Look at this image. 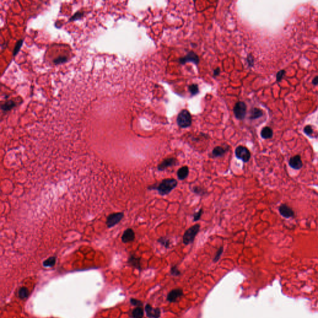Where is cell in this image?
Segmentation results:
<instances>
[{
  "instance_id": "17",
  "label": "cell",
  "mask_w": 318,
  "mask_h": 318,
  "mask_svg": "<svg viewBox=\"0 0 318 318\" xmlns=\"http://www.w3.org/2000/svg\"><path fill=\"white\" fill-rule=\"evenodd\" d=\"M16 105V103L15 101H12V100H10V101H8L5 103L4 104H2L1 108H2V109L3 111L6 112V111H10L14 107H15Z\"/></svg>"
},
{
  "instance_id": "9",
  "label": "cell",
  "mask_w": 318,
  "mask_h": 318,
  "mask_svg": "<svg viewBox=\"0 0 318 318\" xmlns=\"http://www.w3.org/2000/svg\"><path fill=\"white\" fill-rule=\"evenodd\" d=\"M180 63L182 64H185L186 62H191L197 65L199 62V58L198 57V55L195 53L193 52H190L186 55L185 57L180 59Z\"/></svg>"
},
{
  "instance_id": "16",
  "label": "cell",
  "mask_w": 318,
  "mask_h": 318,
  "mask_svg": "<svg viewBox=\"0 0 318 318\" xmlns=\"http://www.w3.org/2000/svg\"><path fill=\"white\" fill-rule=\"evenodd\" d=\"M261 136L263 139H270L273 136V131L269 127H265L261 131Z\"/></svg>"
},
{
  "instance_id": "8",
  "label": "cell",
  "mask_w": 318,
  "mask_h": 318,
  "mask_svg": "<svg viewBox=\"0 0 318 318\" xmlns=\"http://www.w3.org/2000/svg\"><path fill=\"white\" fill-rule=\"evenodd\" d=\"M135 238V232L133 229L131 228H128L124 231L121 237V240L124 243H129L134 241Z\"/></svg>"
},
{
  "instance_id": "6",
  "label": "cell",
  "mask_w": 318,
  "mask_h": 318,
  "mask_svg": "<svg viewBox=\"0 0 318 318\" xmlns=\"http://www.w3.org/2000/svg\"><path fill=\"white\" fill-rule=\"evenodd\" d=\"M247 111V106L242 101H239L234 106V113L235 116L238 119H244Z\"/></svg>"
},
{
  "instance_id": "19",
  "label": "cell",
  "mask_w": 318,
  "mask_h": 318,
  "mask_svg": "<svg viewBox=\"0 0 318 318\" xmlns=\"http://www.w3.org/2000/svg\"><path fill=\"white\" fill-rule=\"evenodd\" d=\"M132 315L133 318H142L144 316V311L141 308L137 307L132 311Z\"/></svg>"
},
{
  "instance_id": "28",
  "label": "cell",
  "mask_w": 318,
  "mask_h": 318,
  "mask_svg": "<svg viewBox=\"0 0 318 318\" xmlns=\"http://www.w3.org/2000/svg\"><path fill=\"white\" fill-rule=\"evenodd\" d=\"M203 208H200V210L198 211V212H196L194 214H193V221L194 222H197V221H199L201 217V216H202V214H203Z\"/></svg>"
},
{
  "instance_id": "18",
  "label": "cell",
  "mask_w": 318,
  "mask_h": 318,
  "mask_svg": "<svg viewBox=\"0 0 318 318\" xmlns=\"http://www.w3.org/2000/svg\"><path fill=\"white\" fill-rule=\"evenodd\" d=\"M263 116V111L260 109L254 108L251 111V115L250 118L251 119H255Z\"/></svg>"
},
{
  "instance_id": "33",
  "label": "cell",
  "mask_w": 318,
  "mask_h": 318,
  "mask_svg": "<svg viewBox=\"0 0 318 318\" xmlns=\"http://www.w3.org/2000/svg\"><path fill=\"white\" fill-rule=\"evenodd\" d=\"M171 273L173 275H178L180 274V272L178 271V268H176V267H172L171 268Z\"/></svg>"
},
{
  "instance_id": "20",
  "label": "cell",
  "mask_w": 318,
  "mask_h": 318,
  "mask_svg": "<svg viewBox=\"0 0 318 318\" xmlns=\"http://www.w3.org/2000/svg\"><path fill=\"white\" fill-rule=\"evenodd\" d=\"M192 191L193 193H195V194H197V195H200V196H203V195H205L206 194V190L202 188L201 186H195L193 187L192 188Z\"/></svg>"
},
{
  "instance_id": "24",
  "label": "cell",
  "mask_w": 318,
  "mask_h": 318,
  "mask_svg": "<svg viewBox=\"0 0 318 318\" xmlns=\"http://www.w3.org/2000/svg\"><path fill=\"white\" fill-rule=\"evenodd\" d=\"M28 295H29V291L26 288L22 287L19 290V296L21 299L26 298L27 296H28Z\"/></svg>"
},
{
  "instance_id": "27",
  "label": "cell",
  "mask_w": 318,
  "mask_h": 318,
  "mask_svg": "<svg viewBox=\"0 0 318 318\" xmlns=\"http://www.w3.org/2000/svg\"><path fill=\"white\" fill-rule=\"evenodd\" d=\"M189 91L192 95H196L199 92L198 86L196 84H193L189 87Z\"/></svg>"
},
{
  "instance_id": "34",
  "label": "cell",
  "mask_w": 318,
  "mask_h": 318,
  "mask_svg": "<svg viewBox=\"0 0 318 318\" xmlns=\"http://www.w3.org/2000/svg\"><path fill=\"white\" fill-rule=\"evenodd\" d=\"M131 303L133 305H135V306H141L142 305L141 301H138L137 299H131Z\"/></svg>"
},
{
  "instance_id": "15",
  "label": "cell",
  "mask_w": 318,
  "mask_h": 318,
  "mask_svg": "<svg viewBox=\"0 0 318 318\" xmlns=\"http://www.w3.org/2000/svg\"><path fill=\"white\" fill-rule=\"evenodd\" d=\"M189 174V168L188 166H183V167L179 169L177 171V176L180 180H185Z\"/></svg>"
},
{
  "instance_id": "22",
  "label": "cell",
  "mask_w": 318,
  "mask_h": 318,
  "mask_svg": "<svg viewBox=\"0 0 318 318\" xmlns=\"http://www.w3.org/2000/svg\"><path fill=\"white\" fill-rule=\"evenodd\" d=\"M55 262H56V257H50L43 262V265L46 267H52L55 264Z\"/></svg>"
},
{
  "instance_id": "25",
  "label": "cell",
  "mask_w": 318,
  "mask_h": 318,
  "mask_svg": "<svg viewBox=\"0 0 318 318\" xmlns=\"http://www.w3.org/2000/svg\"><path fill=\"white\" fill-rule=\"evenodd\" d=\"M22 44H23V40L22 39H21V40L18 41V43H16L15 49H14V51H13V55H14V56H16V54L19 52L20 49L22 47Z\"/></svg>"
},
{
  "instance_id": "14",
  "label": "cell",
  "mask_w": 318,
  "mask_h": 318,
  "mask_svg": "<svg viewBox=\"0 0 318 318\" xmlns=\"http://www.w3.org/2000/svg\"><path fill=\"white\" fill-rule=\"evenodd\" d=\"M229 147H223L221 146H217L214 148V149L212 151V156L214 157H223L225 155V154L229 150Z\"/></svg>"
},
{
  "instance_id": "7",
  "label": "cell",
  "mask_w": 318,
  "mask_h": 318,
  "mask_svg": "<svg viewBox=\"0 0 318 318\" xmlns=\"http://www.w3.org/2000/svg\"><path fill=\"white\" fill-rule=\"evenodd\" d=\"M177 163L176 159L174 157H170L164 159L157 166V170L159 171H164L169 167L175 166Z\"/></svg>"
},
{
  "instance_id": "31",
  "label": "cell",
  "mask_w": 318,
  "mask_h": 318,
  "mask_svg": "<svg viewBox=\"0 0 318 318\" xmlns=\"http://www.w3.org/2000/svg\"><path fill=\"white\" fill-rule=\"evenodd\" d=\"M285 71L282 70H280L279 71L277 74H276V81H280L282 80V79L283 78V76L285 75Z\"/></svg>"
},
{
  "instance_id": "5",
  "label": "cell",
  "mask_w": 318,
  "mask_h": 318,
  "mask_svg": "<svg viewBox=\"0 0 318 318\" xmlns=\"http://www.w3.org/2000/svg\"><path fill=\"white\" fill-rule=\"evenodd\" d=\"M235 155L238 159L242 160L245 163L249 161L251 157L250 151L247 147L242 145H239L236 149Z\"/></svg>"
},
{
  "instance_id": "4",
  "label": "cell",
  "mask_w": 318,
  "mask_h": 318,
  "mask_svg": "<svg viewBox=\"0 0 318 318\" xmlns=\"http://www.w3.org/2000/svg\"><path fill=\"white\" fill-rule=\"evenodd\" d=\"M124 213L123 212H118V213H113L108 215L106 219V224L108 228H112L116 225H117L118 223L121 222V221L124 217Z\"/></svg>"
},
{
  "instance_id": "35",
  "label": "cell",
  "mask_w": 318,
  "mask_h": 318,
  "mask_svg": "<svg viewBox=\"0 0 318 318\" xmlns=\"http://www.w3.org/2000/svg\"><path fill=\"white\" fill-rule=\"evenodd\" d=\"M312 84H313L314 85H318V76L316 77L313 80Z\"/></svg>"
},
{
  "instance_id": "3",
  "label": "cell",
  "mask_w": 318,
  "mask_h": 318,
  "mask_svg": "<svg viewBox=\"0 0 318 318\" xmlns=\"http://www.w3.org/2000/svg\"><path fill=\"white\" fill-rule=\"evenodd\" d=\"M178 125L182 128H186L191 126L192 119L190 113L186 109H183L178 115L176 119Z\"/></svg>"
},
{
  "instance_id": "2",
  "label": "cell",
  "mask_w": 318,
  "mask_h": 318,
  "mask_svg": "<svg viewBox=\"0 0 318 318\" xmlns=\"http://www.w3.org/2000/svg\"><path fill=\"white\" fill-rule=\"evenodd\" d=\"M200 229V225L196 224L188 228L185 232L183 237V242L185 245H188L194 241Z\"/></svg>"
},
{
  "instance_id": "12",
  "label": "cell",
  "mask_w": 318,
  "mask_h": 318,
  "mask_svg": "<svg viewBox=\"0 0 318 318\" xmlns=\"http://www.w3.org/2000/svg\"><path fill=\"white\" fill-rule=\"evenodd\" d=\"M279 211L280 214L285 217L289 218L292 217L294 216V211L292 208H290L289 206L286 204H282L279 208Z\"/></svg>"
},
{
  "instance_id": "30",
  "label": "cell",
  "mask_w": 318,
  "mask_h": 318,
  "mask_svg": "<svg viewBox=\"0 0 318 318\" xmlns=\"http://www.w3.org/2000/svg\"><path fill=\"white\" fill-rule=\"evenodd\" d=\"M223 250H224L223 247H221L219 248V250L217 251V252L216 254V255H215V257L214 258V260H213L214 262H217L219 260L221 255H222V254L223 252Z\"/></svg>"
},
{
  "instance_id": "29",
  "label": "cell",
  "mask_w": 318,
  "mask_h": 318,
  "mask_svg": "<svg viewBox=\"0 0 318 318\" xmlns=\"http://www.w3.org/2000/svg\"><path fill=\"white\" fill-rule=\"evenodd\" d=\"M83 16H84V13L80 12V11H78L75 14H74V15L72 16V18L69 19V21H73L80 19L83 17Z\"/></svg>"
},
{
  "instance_id": "26",
  "label": "cell",
  "mask_w": 318,
  "mask_h": 318,
  "mask_svg": "<svg viewBox=\"0 0 318 318\" xmlns=\"http://www.w3.org/2000/svg\"><path fill=\"white\" fill-rule=\"evenodd\" d=\"M67 60H68V57L67 56H59L57 58L54 59L53 62L55 65H58V64H61V63L66 62Z\"/></svg>"
},
{
  "instance_id": "32",
  "label": "cell",
  "mask_w": 318,
  "mask_h": 318,
  "mask_svg": "<svg viewBox=\"0 0 318 318\" xmlns=\"http://www.w3.org/2000/svg\"><path fill=\"white\" fill-rule=\"evenodd\" d=\"M304 132L308 135H311L313 132L312 127L311 126H306L304 128Z\"/></svg>"
},
{
  "instance_id": "1",
  "label": "cell",
  "mask_w": 318,
  "mask_h": 318,
  "mask_svg": "<svg viewBox=\"0 0 318 318\" xmlns=\"http://www.w3.org/2000/svg\"><path fill=\"white\" fill-rule=\"evenodd\" d=\"M178 185L176 180L174 178H166L162 180L159 183H156L148 187L149 190H157L159 195L165 196L169 195L171 191L175 189Z\"/></svg>"
},
{
  "instance_id": "21",
  "label": "cell",
  "mask_w": 318,
  "mask_h": 318,
  "mask_svg": "<svg viewBox=\"0 0 318 318\" xmlns=\"http://www.w3.org/2000/svg\"><path fill=\"white\" fill-rule=\"evenodd\" d=\"M129 263L136 268H140V258H137L134 255H131L129 259Z\"/></svg>"
},
{
  "instance_id": "10",
  "label": "cell",
  "mask_w": 318,
  "mask_h": 318,
  "mask_svg": "<svg viewBox=\"0 0 318 318\" xmlns=\"http://www.w3.org/2000/svg\"><path fill=\"white\" fill-rule=\"evenodd\" d=\"M145 309L147 317L150 318H159L160 316V311L159 308H154L150 305H147Z\"/></svg>"
},
{
  "instance_id": "13",
  "label": "cell",
  "mask_w": 318,
  "mask_h": 318,
  "mask_svg": "<svg viewBox=\"0 0 318 318\" xmlns=\"http://www.w3.org/2000/svg\"><path fill=\"white\" fill-rule=\"evenodd\" d=\"M183 295V291L181 289H176L172 290L170 292L168 296H167V299L170 302H175L178 298H179L180 296H182Z\"/></svg>"
},
{
  "instance_id": "11",
  "label": "cell",
  "mask_w": 318,
  "mask_h": 318,
  "mask_svg": "<svg viewBox=\"0 0 318 318\" xmlns=\"http://www.w3.org/2000/svg\"><path fill=\"white\" fill-rule=\"evenodd\" d=\"M289 165H290V167L294 169H300L303 166V162L301 161L300 156L297 155L292 157L289 161Z\"/></svg>"
},
{
  "instance_id": "23",
  "label": "cell",
  "mask_w": 318,
  "mask_h": 318,
  "mask_svg": "<svg viewBox=\"0 0 318 318\" xmlns=\"http://www.w3.org/2000/svg\"><path fill=\"white\" fill-rule=\"evenodd\" d=\"M157 242L161 245L164 246L166 248H169L170 245V241L167 237H161L158 240Z\"/></svg>"
},
{
  "instance_id": "36",
  "label": "cell",
  "mask_w": 318,
  "mask_h": 318,
  "mask_svg": "<svg viewBox=\"0 0 318 318\" xmlns=\"http://www.w3.org/2000/svg\"><path fill=\"white\" fill-rule=\"evenodd\" d=\"M219 72H220V71H219V68H218V69H217V70H216L214 71V74L215 75H218V74H219Z\"/></svg>"
}]
</instances>
